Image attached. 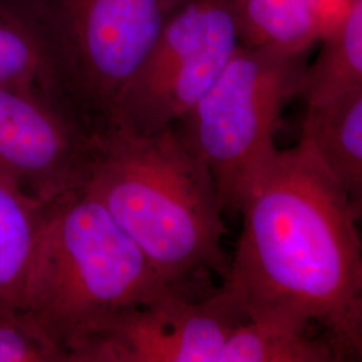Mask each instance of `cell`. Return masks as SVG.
<instances>
[{"label":"cell","instance_id":"obj_1","mask_svg":"<svg viewBox=\"0 0 362 362\" xmlns=\"http://www.w3.org/2000/svg\"><path fill=\"white\" fill-rule=\"evenodd\" d=\"M360 208L299 139L242 196V233L220 288L242 315L318 329L341 361L362 357Z\"/></svg>","mask_w":362,"mask_h":362},{"label":"cell","instance_id":"obj_2","mask_svg":"<svg viewBox=\"0 0 362 362\" xmlns=\"http://www.w3.org/2000/svg\"><path fill=\"white\" fill-rule=\"evenodd\" d=\"M83 187L169 285L185 291L197 272L227 274L216 184L173 125L146 136L113 127L93 133Z\"/></svg>","mask_w":362,"mask_h":362},{"label":"cell","instance_id":"obj_3","mask_svg":"<svg viewBox=\"0 0 362 362\" xmlns=\"http://www.w3.org/2000/svg\"><path fill=\"white\" fill-rule=\"evenodd\" d=\"M167 284L106 208L81 187L52 200L16 317L58 362L93 325L167 293Z\"/></svg>","mask_w":362,"mask_h":362},{"label":"cell","instance_id":"obj_4","mask_svg":"<svg viewBox=\"0 0 362 362\" xmlns=\"http://www.w3.org/2000/svg\"><path fill=\"white\" fill-rule=\"evenodd\" d=\"M308 52L240 45L218 79L173 127L206 161L224 218H235L247 184L276 151L274 137L297 98Z\"/></svg>","mask_w":362,"mask_h":362},{"label":"cell","instance_id":"obj_5","mask_svg":"<svg viewBox=\"0 0 362 362\" xmlns=\"http://www.w3.org/2000/svg\"><path fill=\"white\" fill-rule=\"evenodd\" d=\"M185 0H27L52 54L59 100L86 129L109 122L118 95Z\"/></svg>","mask_w":362,"mask_h":362},{"label":"cell","instance_id":"obj_6","mask_svg":"<svg viewBox=\"0 0 362 362\" xmlns=\"http://www.w3.org/2000/svg\"><path fill=\"white\" fill-rule=\"evenodd\" d=\"M238 46L235 0H185L118 95L105 128L146 136L172 127L214 85Z\"/></svg>","mask_w":362,"mask_h":362},{"label":"cell","instance_id":"obj_7","mask_svg":"<svg viewBox=\"0 0 362 362\" xmlns=\"http://www.w3.org/2000/svg\"><path fill=\"white\" fill-rule=\"evenodd\" d=\"M243 321L220 287L200 300L172 291L93 325L64 362H219L226 339Z\"/></svg>","mask_w":362,"mask_h":362},{"label":"cell","instance_id":"obj_8","mask_svg":"<svg viewBox=\"0 0 362 362\" xmlns=\"http://www.w3.org/2000/svg\"><path fill=\"white\" fill-rule=\"evenodd\" d=\"M93 133L38 91L0 83V175L45 202L83 187Z\"/></svg>","mask_w":362,"mask_h":362},{"label":"cell","instance_id":"obj_9","mask_svg":"<svg viewBox=\"0 0 362 362\" xmlns=\"http://www.w3.org/2000/svg\"><path fill=\"white\" fill-rule=\"evenodd\" d=\"M353 0H235L239 43L309 52L344 18Z\"/></svg>","mask_w":362,"mask_h":362},{"label":"cell","instance_id":"obj_10","mask_svg":"<svg viewBox=\"0 0 362 362\" xmlns=\"http://www.w3.org/2000/svg\"><path fill=\"white\" fill-rule=\"evenodd\" d=\"M300 140L362 209V88L306 106Z\"/></svg>","mask_w":362,"mask_h":362},{"label":"cell","instance_id":"obj_11","mask_svg":"<svg viewBox=\"0 0 362 362\" xmlns=\"http://www.w3.org/2000/svg\"><path fill=\"white\" fill-rule=\"evenodd\" d=\"M50 202L0 175V317H16L19 311Z\"/></svg>","mask_w":362,"mask_h":362},{"label":"cell","instance_id":"obj_12","mask_svg":"<svg viewBox=\"0 0 362 362\" xmlns=\"http://www.w3.org/2000/svg\"><path fill=\"white\" fill-rule=\"evenodd\" d=\"M0 83L62 105L47 39L27 0H0Z\"/></svg>","mask_w":362,"mask_h":362},{"label":"cell","instance_id":"obj_13","mask_svg":"<svg viewBox=\"0 0 362 362\" xmlns=\"http://www.w3.org/2000/svg\"><path fill=\"white\" fill-rule=\"evenodd\" d=\"M313 65L306 66L298 97L305 106L322 104L362 88V0H353L324 38Z\"/></svg>","mask_w":362,"mask_h":362},{"label":"cell","instance_id":"obj_14","mask_svg":"<svg viewBox=\"0 0 362 362\" xmlns=\"http://www.w3.org/2000/svg\"><path fill=\"white\" fill-rule=\"evenodd\" d=\"M324 337L246 320L226 339L219 362H338Z\"/></svg>","mask_w":362,"mask_h":362},{"label":"cell","instance_id":"obj_15","mask_svg":"<svg viewBox=\"0 0 362 362\" xmlns=\"http://www.w3.org/2000/svg\"><path fill=\"white\" fill-rule=\"evenodd\" d=\"M0 362H58V358L18 317H0Z\"/></svg>","mask_w":362,"mask_h":362}]
</instances>
